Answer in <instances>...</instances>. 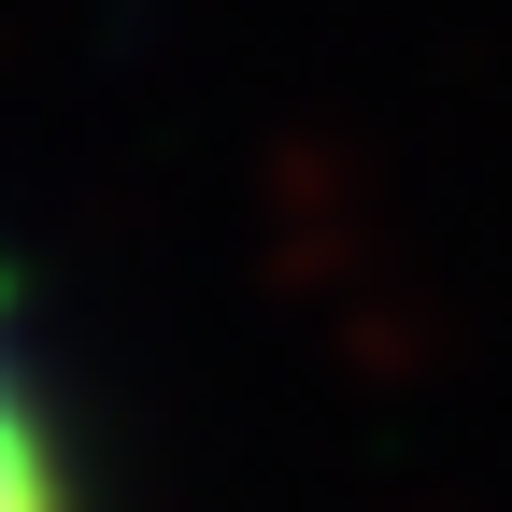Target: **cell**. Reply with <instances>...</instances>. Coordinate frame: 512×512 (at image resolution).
<instances>
[{"mask_svg": "<svg viewBox=\"0 0 512 512\" xmlns=\"http://www.w3.org/2000/svg\"><path fill=\"white\" fill-rule=\"evenodd\" d=\"M0 512H86L72 427H57V384L15 342V285H0Z\"/></svg>", "mask_w": 512, "mask_h": 512, "instance_id": "1", "label": "cell"}]
</instances>
